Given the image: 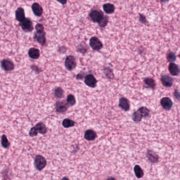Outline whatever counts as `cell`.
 <instances>
[{
    "label": "cell",
    "mask_w": 180,
    "mask_h": 180,
    "mask_svg": "<svg viewBox=\"0 0 180 180\" xmlns=\"http://www.w3.org/2000/svg\"><path fill=\"white\" fill-rule=\"evenodd\" d=\"M47 132V128L46 126L43 123L40 122L38 123L36 126L31 128L29 132V135L31 137H34L36 136L38 133L44 135Z\"/></svg>",
    "instance_id": "6da1fadb"
},
{
    "label": "cell",
    "mask_w": 180,
    "mask_h": 180,
    "mask_svg": "<svg viewBox=\"0 0 180 180\" xmlns=\"http://www.w3.org/2000/svg\"><path fill=\"white\" fill-rule=\"evenodd\" d=\"M104 15L99 9H93L90 11L88 17L90 20L94 23H99L103 18Z\"/></svg>",
    "instance_id": "7a4b0ae2"
},
{
    "label": "cell",
    "mask_w": 180,
    "mask_h": 180,
    "mask_svg": "<svg viewBox=\"0 0 180 180\" xmlns=\"http://www.w3.org/2000/svg\"><path fill=\"white\" fill-rule=\"evenodd\" d=\"M89 46L94 51H99L103 48V44L96 36L91 37L89 40Z\"/></svg>",
    "instance_id": "3957f363"
},
{
    "label": "cell",
    "mask_w": 180,
    "mask_h": 180,
    "mask_svg": "<svg viewBox=\"0 0 180 180\" xmlns=\"http://www.w3.org/2000/svg\"><path fill=\"white\" fill-rule=\"evenodd\" d=\"M20 26L23 31L25 32H31L33 30L32 21L30 18H26L20 22Z\"/></svg>",
    "instance_id": "277c9868"
},
{
    "label": "cell",
    "mask_w": 180,
    "mask_h": 180,
    "mask_svg": "<svg viewBox=\"0 0 180 180\" xmlns=\"http://www.w3.org/2000/svg\"><path fill=\"white\" fill-rule=\"evenodd\" d=\"M34 164L36 169L40 171L46 167L47 165V161L42 156L36 155L34 159Z\"/></svg>",
    "instance_id": "5b68a950"
},
{
    "label": "cell",
    "mask_w": 180,
    "mask_h": 180,
    "mask_svg": "<svg viewBox=\"0 0 180 180\" xmlns=\"http://www.w3.org/2000/svg\"><path fill=\"white\" fill-rule=\"evenodd\" d=\"M66 68L69 71H71L76 68L77 66L76 59L72 55H69L66 58L65 62Z\"/></svg>",
    "instance_id": "8992f818"
},
{
    "label": "cell",
    "mask_w": 180,
    "mask_h": 180,
    "mask_svg": "<svg viewBox=\"0 0 180 180\" xmlns=\"http://www.w3.org/2000/svg\"><path fill=\"white\" fill-rule=\"evenodd\" d=\"M33 39L41 46H44L46 44V33L43 32H38L34 33Z\"/></svg>",
    "instance_id": "52a82bcc"
},
{
    "label": "cell",
    "mask_w": 180,
    "mask_h": 180,
    "mask_svg": "<svg viewBox=\"0 0 180 180\" xmlns=\"http://www.w3.org/2000/svg\"><path fill=\"white\" fill-rule=\"evenodd\" d=\"M1 67L5 71H11L15 69V65L11 60L4 59L1 61Z\"/></svg>",
    "instance_id": "ba28073f"
},
{
    "label": "cell",
    "mask_w": 180,
    "mask_h": 180,
    "mask_svg": "<svg viewBox=\"0 0 180 180\" xmlns=\"http://www.w3.org/2000/svg\"><path fill=\"white\" fill-rule=\"evenodd\" d=\"M69 107L67 102L65 101H58L55 104L56 111L59 113H65Z\"/></svg>",
    "instance_id": "9c48e42d"
},
{
    "label": "cell",
    "mask_w": 180,
    "mask_h": 180,
    "mask_svg": "<svg viewBox=\"0 0 180 180\" xmlns=\"http://www.w3.org/2000/svg\"><path fill=\"white\" fill-rule=\"evenodd\" d=\"M85 83L87 86L91 88H95L97 86V80L94 75L91 74H88L85 78Z\"/></svg>",
    "instance_id": "30bf717a"
},
{
    "label": "cell",
    "mask_w": 180,
    "mask_h": 180,
    "mask_svg": "<svg viewBox=\"0 0 180 180\" xmlns=\"http://www.w3.org/2000/svg\"><path fill=\"white\" fill-rule=\"evenodd\" d=\"M162 107L166 111H169L173 106V102L169 97H164L161 99L160 101Z\"/></svg>",
    "instance_id": "8fae6325"
},
{
    "label": "cell",
    "mask_w": 180,
    "mask_h": 180,
    "mask_svg": "<svg viewBox=\"0 0 180 180\" xmlns=\"http://www.w3.org/2000/svg\"><path fill=\"white\" fill-rule=\"evenodd\" d=\"M161 81L162 85L166 87H171L173 86V79L170 76L167 75H163L161 78Z\"/></svg>",
    "instance_id": "7c38bea8"
},
{
    "label": "cell",
    "mask_w": 180,
    "mask_h": 180,
    "mask_svg": "<svg viewBox=\"0 0 180 180\" xmlns=\"http://www.w3.org/2000/svg\"><path fill=\"white\" fill-rule=\"evenodd\" d=\"M32 10L33 14L36 17H40L43 14V10L42 7L38 3H33L32 6Z\"/></svg>",
    "instance_id": "4fadbf2b"
},
{
    "label": "cell",
    "mask_w": 180,
    "mask_h": 180,
    "mask_svg": "<svg viewBox=\"0 0 180 180\" xmlns=\"http://www.w3.org/2000/svg\"><path fill=\"white\" fill-rule=\"evenodd\" d=\"M169 71L171 75L178 76L180 73V69L178 65L174 62H171L169 65Z\"/></svg>",
    "instance_id": "5bb4252c"
},
{
    "label": "cell",
    "mask_w": 180,
    "mask_h": 180,
    "mask_svg": "<svg viewBox=\"0 0 180 180\" xmlns=\"http://www.w3.org/2000/svg\"><path fill=\"white\" fill-rule=\"evenodd\" d=\"M146 157L148 161L152 163H156L159 162V156L155 152L152 150H148L146 153Z\"/></svg>",
    "instance_id": "9a60e30c"
},
{
    "label": "cell",
    "mask_w": 180,
    "mask_h": 180,
    "mask_svg": "<svg viewBox=\"0 0 180 180\" xmlns=\"http://www.w3.org/2000/svg\"><path fill=\"white\" fill-rule=\"evenodd\" d=\"M15 19L18 21L21 22L23 21L25 19V12L24 9L23 7H18L15 11Z\"/></svg>",
    "instance_id": "2e32d148"
},
{
    "label": "cell",
    "mask_w": 180,
    "mask_h": 180,
    "mask_svg": "<svg viewBox=\"0 0 180 180\" xmlns=\"http://www.w3.org/2000/svg\"><path fill=\"white\" fill-rule=\"evenodd\" d=\"M119 106L124 111H128L130 108V101L126 98L122 97L119 99Z\"/></svg>",
    "instance_id": "e0dca14e"
},
{
    "label": "cell",
    "mask_w": 180,
    "mask_h": 180,
    "mask_svg": "<svg viewBox=\"0 0 180 180\" xmlns=\"http://www.w3.org/2000/svg\"><path fill=\"white\" fill-rule=\"evenodd\" d=\"M29 57L32 59H38L40 58V51L36 48H31L28 51Z\"/></svg>",
    "instance_id": "ac0fdd59"
},
{
    "label": "cell",
    "mask_w": 180,
    "mask_h": 180,
    "mask_svg": "<svg viewBox=\"0 0 180 180\" xmlns=\"http://www.w3.org/2000/svg\"><path fill=\"white\" fill-rule=\"evenodd\" d=\"M84 137L86 140L89 141L94 140L97 137V134L93 130H87L85 133Z\"/></svg>",
    "instance_id": "d6986e66"
},
{
    "label": "cell",
    "mask_w": 180,
    "mask_h": 180,
    "mask_svg": "<svg viewBox=\"0 0 180 180\" xmlns=\"http://www.w3.org/2000/svg\"><path fill=\"white\" fill-rule=\"evenodd\" d=\"M105 12L107 15H112L115 11V7L112 3H105L103 5Z\"/></svg>",
    "instance_id": "ffe728a7"
},
{
    "label": "cell",
    "mask_w": 180,
    "mask_h": 180,
    "mask_svg": "<svg viewBox=\"0 0 180 180\" xmlns=\"http://www.w3.org/2000/svg\"><path fill=\"white\" fill-rule=\"evenodd\" d=\"M88 47L86 43L84 42L79 43L77 47H76V50L77 52H79L80 54L84 55L86 54L88 51Z\"/></svg>",
    "instance_id": "44dd1931"
},
{
    "label": "cell",
    "mask_w": 180,
    "mask_h": 180,
    "mask_svg": "<svg viewBox=\"0 0 180 180\" xmlns=\"http://www.w3.org/2000/svg\"><path fill=\"white\" fill-rule=\"evenodd\" d=\"M134 171L135 176L138 179H140L144 176V172L140 166L138 165H136L134 167Z\"/></svg>",
    "instance_id": "7402d4cb"
},
{
    "label": "cell",
    "mask_w": 180,
    "mask_h": 180,
    "mask_svg": "<svg viewBox=\"0 0 180 180\" xmlns=\"http://www.w3.org/2000/svg\"><path fill=\"white\" fill-rule=\"evenodd\" d=\"M144 83L146 85L152 89H154L156 86V83L155 80L152 78L147 77L144 79Z\"/></svg>",
    "instance_id": "603a6c76"
},
{
    "label": "cell",
    "mask_w": 180,
    "mask_h": 180,
    "mask_svg": "<svg viewBox=\"0 0 180 180\" xmlns=\"http://www.w3.org/2000/svg\"><path fill=\"white\" fill-rule=\"evenodd\" d=\"M166 59L169 62H174L177 60V56L175 53L172 51H169L166 54Z\"/></svg>",
    "instance_id": "cb8c5ba5"
},
{
    "label": "cell",
    "mask_w": 180,
    "mask_h": 180,
    "mask_svg": "<svg viewBox=\"0 0 180 180\" xmlns=\"http://www.w3.org/2000/svg\"><path fill=\"white\" fill-rule=\"evenodd\" d=\"M66 102L69 107H71V106H74L76 103V99H75V96L71 94L69 95L67 97Z\"/></svg>",
    "instance_id": "d4e9b609"
},
{
    "label": "cell",
    "mask_w": 180,
    "mask_h": 180,
    "mask_svg": "<svg viewBox=\"0 0 180 180\" xmlns=\"http://www.w3.org/2000/svg\"><path fill=\"white\" fill-rule=\"evenodd\" d=\"M62 124V126H64L65 128H67L75 126V122L71 119L66 118L63 120Z\"/></svg>",
    "instance_id": "484cf974"
},
{
    "label": "cell",
    "mask_w": 180,
    "mask_h": 180,
    "mask_svg": "<svg viewBox=\"0 0 180 180\" xmlns=\"http://www.w3.org/2000/svg\"><path fill=\"white\" fill-rule=\"evenodd\" d=\"M109 22V17L106 15H104L103 18L101 19V21L98 23L99 26L101 28H104L107 24Z\"/></svg>",
    "instance_id": "4316f807"
},
{
    "label": "cell",
    "mask_w": 180,
    "mask_h": 180,
    "mask_svg": "<svg viewBox=\"0 0 180 180\" xmlns=\"http://www.w3.org/2000/svg\"><path fill=\"white\" fill-rule=\"evenodd\" d=\"M142 118H143V116L138 110L137 111L134 112L132 116V119L135 122H140Z\"/></svg>",
    "instance_id": "83f0119b"
},
{
    "label": "cell",
    "mask_w": 180,
    "mask_h": 180,
    "mask_svg": "<svg viewBox=\"0 0 180 180\" xmlns=\"http://www.w3.org/2000/svg\"><path fill=\"white\" fill-rule=\"evenodd\" d=\"M138 21L140 22V23H142V24H143L144 25H150L149 22L148 21L146 16L145 15H143V14L140 13L138 14Z\"/></svg>",
    "instance_id": "f1b7e54d"
},
{
    "label": "cell",
    "mask_w": 180,
    "mask_h": 180,
    "mask_svg": "<svg viewBox=\"0 0 180 180\" xmlns=\"http://www.w3.org/2000/svg\"><path fill=\"white\" fill-rule=\"evenodd\" d=\"M1 145H2V147L4 148H7L10 145V143L9 141L7 140V136L5 134H3L2 136Z\"/></svg>",
    "instance_id": "f546056e"
},
{
    "label": "cell",
    "mask_w": 180,
    "mask_h": 180,
    "mask_svg": "<svg viewBox=\"0 0 180 180\" xmlns=\"http://www.w3.org/2000/svg\"><path fill=\"white\" fill-rule=\"evenodd\" d=\"M54 95L56 97L61 98L64 96V91L61 87H57L54 89Z\"/></svg>",
    "instance_id": "4dcf8cb0"
},
{
    "label": "cell",
    "mask_w": 180,
    "mask_h": 180,
    "mask_svg": "<svg viewBox=\"0 0 180 180\" xmlns=\"http://www.w3.org/2000/svg\"><path fill=\"white\" fill-rule=\"evenodd\" d=\"M138 111L143 116V117H148L150 116V110L146 107H142L139 108Z\"/></svg>",
    "instance_id": "1f68e13d"
},
{
    "label": "cell",
    "mask_w": 180,
    "mask_h": 180,
    "mask_svg": "<svg viewBox=\"0 0 180 180\" xmlns=\"http://www.w3.org/2000/svg\"><path fill=\"white\" fill-rule=\"evenodd\" d=\"M104 71L105 76H106L109 79H113L114 78V73L113 72V70L111 68L108 67H105L104 69Z\"/></svg>",
    "instance_id": "d6a6232c"
},
{
    "label": "cell",
    "mask_w": 180,
    "mask_h": 180,
    "mask_svg": "<svg viewBox=\"0 0 180 180\" xmlns=\"http://www.w3.org/2000/svg\"><path fill=\"white\" fill-rule=\"evenodd\" d=\"M35 29L36 30V31H38V32L44 31V26L42 24H41V23H37L35 26Z\"/></svg>",
    "instance_id": "836d02e7"
},
{
    "label": "cell",
    "mask_w": 180,
    "mask_h": 180,
    "mask_svg": "<svg viewBox=\"0 0 180 180\" xmlns=\"http://www.w3.org/2000/svg\"><path fill=\"white\" fill-rule=\"evenodd\" d=\"M174 97L177 101H180V92L177 89H175V91H174Z\"/></svg>",
    "instance_id": "e575fe53"
},
{
    "label": "cell",
    "mask_w": 180,
    "mask_h": 180,
    "mask_svg": "<svg viewBox=\"0 0 180 180\" xmlns=\"http://www.w3.org/2000/svg\"><path fill=\"white\" fill-rule=\"evenodd\" d=\"M31 68L32 69L33 71H36V73H40V72L42 71V70L36 65H32L31 67Z\"/></svg>",
    "instance_id": "d590c367"
},
{
    "label": "cell",
    "mask_w": 180,
    "mask_h": 180,
    "mask_svg": "<svg viewBox=\"0 0 180 180\" xmlns=\"http://www.w3.org/2000/svg\"><path fill=\"white\" fill-rule=\"evenodd\" d=\"M57 1L59 3H60L64 5H65V4H67L68 0H57Z\"/></svg>",
    "instance_id": "8d00e7d4"
},
{
    "label": "cell",
    "mask_w": 180,
    "mask_h": 180,
    "mask_svg": "<svg viewBox=\"0 0 180 180\" xmlns=\"http://www.w3.org/2000/svg\"><path fill=\"white\" fill-rule=\"evenodd\" d=\"M83 75L82 73H79L77 75V79H83Z\"/></svg>",
    "instance_id": "74e56055"
},
{
    "label": "cell",
    "mask_w": 180,
    "mask_h": 180,
    "mask_svg": "<svg viewBox=\"0 0 180 180\" xmlns=\"http://www.w3.org/2000/svg\"><path fill=\"white\" fill-rule=\"evenodd\" d=\"M161 3H166L169 2V0H159Z\"/></svg>",
    "instance_id": "f35d334b"
},
{
    "label": "cell",
    "mask_w": 180,
    "mask_h": 180,
    "mask_svg": "<svg viewBox=\"0 0 180 180\" xmlns=\"http://www.w3.org/2000/svg\"><path fill=\"white\" fill-rule=\"evenodd\" d=\"M177 57L180 59V54H178V55H177Z\"/></svg>",
    "instance_id": "ab89813d"
}]
</instances>
